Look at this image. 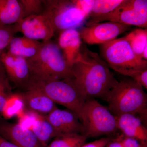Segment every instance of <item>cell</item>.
<instances>
[{"label":"cell","mask_w":147,"mask_h":147,"mask_svg":"<svg viewBox=\"0 0 147 147\" xmlns=\"http://www.w3.org/2000/svg\"><path fill=\"white\" fill-rule=\"evenodd\" d=\"M80 120L87 138L109 135L118 129L115 116L95 99L85 101Z\"/></svg>","instance_id":"8992f818"},{"label":"cell","mask_w":147,"mask_h":147,"mask_svg":"<svg viewBox=\"0 0 147 147\" xmlns=\"http://www.w3.org/2000/svg\"><path fill=\"white\" fill-rule=\"evenodd\" d=\"M42 42L26 37H14L7 47V53L27 59L37 54Z\"/></svg>","instance_id":"e0dca14e"},{"label":"cell","mask_w":147,"mask_h":147,"mask_svg":"<svg viewBox=\"0 0 147 147\" xmlns=\"http://www.w3.org/2000/svg\"><path fill=\"white\" fill-rule=\"evenodd\" d=\"M124 37L134 53L139 58L143 59V51L145 47H147V29H135Z\"/></svg>","instance_id":"44dd1931"},{"label":"cell","mask_w":147,"mask_h":147,"mask_svg":"<svg viewBox=\"0 0 147 147\" xmlns=\"http://www.w3.org/2000/svg\"><path fill=\"white\" fill-rule=\"evenodd\" d=\"M23 17V9L19 0H0V26L13 25Z\"/></svg>","instance_id":"ac0fdd59"},{"label":"cell","mask_w":147,"mask_h":147,"mask_svg":"<svg viewBox=\"0 0 147 147\" xmlns=\"http://www.w3.org/2000/svg\"><path fill=\"white\" fill-rule=\"evenodd\" d=\"M87 138L82 134H61L56 137L47 147H81L85 144Z\"/></svg>","instance_id":"603a6c76"},{"label":"cell","mask_w":147,"mask_h":147,"mask_svg":"<svg viewBox=\"0 0 147 147\" xmlns=\"http://www.w3.org/2000/svg\"><path fill=\"white\" fill-rule=\"evenodd\" d=\"M0 147H18L9 142L0 135Z\"/></svg>","instance_id":"4dcf8cb0"},{"label":"cell","mask_w":147,"mask_h":147,"mask_svg":"<svg viewBox=\"0 0 147 147\" xmlns=\"http://www.w3.org/2000/svg\"><path fill=\"white\" fill-rule=\"evenodd\" d=\"M107 147H124L122 143L119 140L115 142H110L107 145Z\"/></svg>","instance_id":"1f68e13d"},{"label":"cell","mask_w":147,"mask_h":147,"mask_svg":"<svg viewBox=\"0 0 147 147\" xmlns=\"http://www.w3.org/2000/svg\"><path fill=\"white\" fill-rule=\"evenodd\" d=\"M71 69L72 80L86 100L105 98L119 82L107 63L86 46L81 47Z\"/></svg>","instance_id":"6da1fadb"},{"label":"cell","mask_w":147,"mask_h":147,"mask_svg":"<svg viewBox=\"0 0 147 147\" xmlns=\"http://www.w3.org/2000/svg\"><path fill=\"white\" fill-rule=\"evenodd\" d=\"M0 135L18 147H45L32 131L23 128L18 123H0Z\"/></svg>","instance_id":"7c38bea8"},{"label":"cell","mask_w":147,"mask_h":147,"mask_svg":"<svg viewBox=\"0 0 147 147\" xmlns=\"http://www.w3.org/2000/svg\"><path fill=\"white\" fill-rule=\"evenodd\" d=\"M109 21L147 29V1L123 0L112 12L86 22V26Z\"/></svg>","instance_id":"ba28073f"},{"label":"cell","mask_w":147,"mask_h":147,"mask_svg":"<svg viewBox=\"0 0 147 147\" xmlns=\"http://www.w3.org/2000/svg\"><path fill=\"white\" fill-rule=\"evenodd\" d=\"M110 141V138H102L94 142L84 144L81 147H105Z\"/></svg>","instance_id":"f1b7e54d"},{"label":"cell","mask_w":147,"mask_h":147,"mask_svg":"<svg viewBox=\"0 0 147 147\" xmlns=\"http://www.w3.org/2000/svg\"><path fill=\"white\" fill-rule=\"evenodd\" d=\"M76 8L86 15L87 18L91 12L94 0H72Z\"/></svg>","instance_id":"83f0119b"},{"label":"cell","mask_w":147,"mask_h":147,"mask_svg":"<svg viewBox=\"0 0 147 147\" xmlns=\"http://www.w3.org/2000/svg\"><path fill=\"white\" fill-rule=\"evenodd\" d=\"M10 88L3 66L0 69V115L10 93Z\"/></svg>","instance_id":"484cf974"},{"label":"cell","mask_w":147,"mask_h":147,"mask_svg":"<svg viewBox=\"0 0 147 147\" xmlns=\"http://www.w3.org/2000/svg\"><path fill=\"white\" fill-rule=\"evenodd\" d=\"M58 42V45L62 50L67 64L71 68L82 45V38L79 31L76 29H71L61 32L59 34Z\"/></svg>","instance_id":"9a60e30c"},{"label":"cell","mask_w":147,"mask_h":147,"mask_svg":"<svg viewBox=\"0 0 147 147\" xmlns=\"http://www.w3.org/2000/svg\"><path fill=\"white\" fill-rule=\"evenodd\" d=\"M45 116L60 135L84 134L83 125L78 116L71 110H61L57 108Z\"/></svg>","instance_id":"8fae6325"},{"label":"cell","mask_w":147,"mask_h":147,"mask_svg":"<svg viewBox=\"0 0 147 147\" xmlns=\"http://www.w3.org/2000/svg\"><path fill=\"white\" fill-rule=\"evenodd\" d=\"M116 117L118 128L125 136L142 142H146L147 129L143 125L140 118L131 114H124Z\"/></svg>","instance_id":"2e32d148"},{"label":"cell","mask_w":147,"mask_h":147,"mask_svg":"<svg viewBox=\"0 0 147 147\" xmlns=\"http://www.w3.org/2000/svg\"><path fill=\"white\" fill-rule=\"evenodd\" d=\"M26 60L30 76L35 79L55 81L73 78L71 69L59 45L50 40L42 42L37 54Z\"/></svg>","instance_id":"7a4b0ae2"},{"label":"cell","mask_w":147,"mask_h":147,"mask_svg":"<svg viewBox=\"0 0 147 147\" xmlns=\"http://www.w3.org/2000/svg\"><path fill=\"white\" fill-rule=\"evenodd\" d=\"M119 140L122 143L124 147H142L139 140L131 137L125 136Z\"/></svg>","instance_id":"f546056e"},{"label":"cell","mask_w":147,"mask_h":147,"mask_svg":"<svg viewBox=\"0 0 147 147\" xmlns=\"http://www.w3.org/2000/svg\"><path fill=\"white\" fill-rule=\"evenodd\" d=\"M25 110V103L20 93H11L4 105L1 115L7 119L15 117L18 118Z\"/></svg>","instance_id":"ffe728a7"},{"label":"cell","mask_w":147,"mask_h":147,"mask_svg":"<svg viewBox=\"0 0 147 147\" xmlns=\"http://www.w3.org/2000/svg\"><path fill=\"white\" fill-rule=\"evenodd\" d=\"M30 130L45 147L47 146L50 139L60 135L47 120L45 116L39 114Z\"/></svg>","instance_id":"d6986e66"},{"label":"cell","mask_w":147,"mask_h":147,"mask_svg":"<svg viewBox=\"0 0 147 147\" xmlns=\"http://www.w3.org/2000/svg\"><path fill=\"white\" fill-rule=\"evenodd\" d=\"M44 14L49 18L55 33L82 26L87 17L71 1L43 0Z\"/></svg>","instance_id":"52a82bcc"},{"label":"cell","mask_w":147,"mask_h":147,"mask_svg":"<svg viewBox=\"0 0 147 147\" xmlns=\"http://www.w3.org/2000/svg\"><path fill=\"white\" fill-rule=\"evenodd\" d=\"M39 114L29 110H25L23 115L18 118V124L23 128L30 130Z\"/></svg>","instance_id":"4316f807"},{"label":"cell","mask_w":147,"mask_h":147,"mask_svg":"<svg viewBox=\"0 0 147 147\" xmlns=\"http://www.w3.org/2000/svg\"><path fill=\"white\" fill-rule=\"evenodd\" d=\"M101 53L112 69L134 81L142 71L147 69V61L136 55L124 37L102 44Z\"/></svg>","instance_id":"5b68a950"},{"label":"cell","mask_w":147,"mask_h":147,"mask_svg":"<svg viewBox=\"0 0 147 147\" xmlns=\"http://www.w3.org/2000/svg\"><path fill=\"white\" fill-rule=\"evenodd\" d=\"M0 56L5 70L11 80L16 85L25 86L30 76L27 60L7 52H3Z\"/></svg>","instance_id":"4fadbf2b"},{"label":"cell","mask_w":147,"mask_h":147,"mask_svg":"<svg viewBox=\"0 0 147 147\" xmlns=\"http://www.w3.org/2000/svg\"><path fill=\"white\" fill-rule=\"evenodd\" d=\"M23 9V18L42 14L43 11V0H19Z\"/></svg>","instance_id":"cb8c5ba5"},{"label":"cell","mask_w":147,"mask_h":147,"mask_svg":"<svg viewBox=\"0 0 147 147\" xmlns=\"http://www.w3.org/2000/svg\"><path fill=\"white\" fill-rule=\"evenodd\" d=\"M3 66V64L1 62V56H0V69Z\"/></svg>","instance_id":"d6a6232c"},{"label":"cell","mask_w":147,"mask_h":147,"mask_svg":"<svg viewBox=\"0 0 147 147\" xmlns=\"http://www.w3.org/2000/svg\"><path fill=\"white\" fill-rule=\"evenodd\" d=\"M130 28L124 24L110 22L88 26L79 32L82 39L88 44H104L116 39Z\"/></svg>","instance_id":"9c48e42d"},{"label":"cell","mask_w":147,"mask_h":147,"mask_svg":"<svg viewBox=\"0 0 147 147\" xmlns=\"http://www.w3.org/2000/svg\"><path fill=\"white\" fill-rule=\"evenodd\" d=\"M105 99L108 109L115 117L131 114L141 119L147 117V94L143 88L133 79L119 82L109 92Z\"/></svg>","instance_id":"3957f363"},{"label":"cell","mask_w":147,"mask_h":147,"mask_svg":"<svg viewBox=\"0 0 147 147\" xmlns=\"http://www.w3.org/2000/svg\"><path fill=\"white\" fill-rule=\"evenodd\" d=\"M25 103L26 110L46 116L57 108L56 103L42 92L35 89H28L20 93Z\"/></svg>","instance_id":"5bb4252c"},{"label":"cell","mask_w":147,"mask_h":147,"mask_svg":"<svg viewBox=\"0 0 147 147\" xmlns=\"http://www.w3.org/2000/svg\"><path fill=\"white\" fill-rule=\"evenodd\" d=\"M13 25L0 26V54L7 48L11 40L17 33Z\"/></svg>","instance_id":"d4e9b609"},{"label":"cell","mask_w":147,"mask_h":147,"mask_svg":"<svg viewBox=\"0 0 147 147\" xmlns=\"http://www.w3.org/2000/svg\"><path fill=\"white\" fill-rule=\"evenodd\" d=\"M25 86L27 90L31 89L42 92L55 103L63 105L75 113L80 119L86 100L72 79L45 81L30 76Z\"/></svg>","instance_id":"277c9868"},{"label":"cell","mask_w":147,"mask_h":147,"mask_svg":"<svg viewBox=\"0 0 147 147\" xmlns=\"http://www.w3.org/2000/svg\"><path fill=\"white\" fill-rule=\"evenodd\" d=\"M14 25L17 32H20L24 37L34 40L47 42L55 34L50 20L43 13L22 18Z\"/></svg>","instance_id":"30bf717a"},{"label":"cell","mask_w":147,"mask_h":147,"mask_svg":"<svg viewBox=\"0 0 147 147\" xmlns=\"http://www.w3.org/2000/svg\"><path fill=\"white\" fill-rule=\"evenodd\" d=\"M123 1L94 0L93 7L87 18L86 22L110 13L118 7Z\"/></svg>","instance_id":"7402d4cb"}]
</instances>
